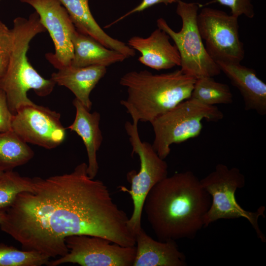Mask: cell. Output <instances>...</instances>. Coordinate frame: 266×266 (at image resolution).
Returning a JSON list of instances; mask_svg holds the SVG:
<instances>
[{
    "label": "cell",
    "mask_w": 266,
    "mask_h": 266,
    "mask_svg": "<svg viewBox=\"0 0 266 266\" xmlns=\"http://www.w3.org/2000/svg\"><path fill=\"white\" fill-rule=\"evenodd\" d=\"M33 179V190L18 195L0 224L23 250L50 258L63 257L68 252L66 237L75 234L135 246L129 218L114 202L104 183L88 176L87 164L78 165L69 173Z\"/></svg>",
    "instance_id": "obj_1"
},
{
    "label": "cell",
    "mask_w": 266,
    "mask_h": 266,
    "mask_svg": "<svg viewBox=\"0 0 266 266\" xmlns=\"http://www.w3.org/2000/svg\"><path fill=\"white\" fill-rule=\"evenodd\" d=\"M210 195L191 171L176 173L149 192L143 211L159 240L192 239L204 227Z\"/></svg>",
    "instance_id": "obj_2"
},
{
    "label": "cell",
    "mask_w": 266,
    "mask_h": 266,
    "mask_svg": "<svg viewBox=\"0 0 266 266\" xmlns=\"http://www.w3.org/2000/svg\"><path fill=\"white\" fill-rule=\"evenodd\" d=\"M196 80L181 69L159 74L147 70L130 71L120 80L127 92L120 103L132 117L151 123L190 99Z\"/></svg>",
    "instance_id": "obj_3"
},
{
    "label": "cell",
    "mask_w": 266,
    "mask_h": 266,
    "mask_svg": "<svg viewBox=\"0 0 266 266\" xmlns=\"http://www.w3.org/2000/svg\"><path fill=\"white\" fill-rule=\"evenodd\" d=\"M13 23V47L7 70L0 80V88L5 93L10 111L14 114L21 107L34 103L27 96L29 90L45 97L53 91L56 83L41 76L27 56L32 39L46 31L37 13L34 12L28 18L16 17Z\"/></svg>",
    "instance_id": "obj_4"
},
{
    "label": "cell",
    "mask_w": 266,
    "mask_h": 266,
    "mask_svg": "<svg viewBox=\"0 0 266 266\" xmlns=\"http://www.w3.org/2000/svg\"><path fill=\"white\" fill-rule=\"evenodd\" d=\"M224 117L216 106L208 105L192 98L186 100L154 120L152 146L160 158L170 154V146L198 137L203 128L202 120L217 122Z\"/></svg>",
    "instance_id": "obj_5"
},
{
    "label": "cell",
    "mask_w": 266,
    "mask_h": 266,
    "mask_svg": "<svg viewBox=\"0 0 266 266\" xmlns=\"http://www.w3.org/2000/svg\"><path fill=\"white\" fill-rule=\"evenodd\" d=\"M200 182L211 199L204 218V227L219 219L243 218L251 225L257 237L262 242L266 241L258 223L260 217H265V206H261L256 211H250L242 208L236 200V191L245 184V176L239 168L217 164L215 169Z\"/></svg>",
    "instance_id": "obj_6"
},
{
    "label": "cell",
    "mask_w": 266,
    "mask_h": 266,
    "mask_svg": "<svg viewBox=\"0 0 266 266\" xmlns=\"http://www.w3.org/2000/svg\"><path fill=\"white\" fill-rule=\"evenodd\" d=\"M132 123L127 121L125 128L132 147V155L137 154L140 160L138 172L132 170L127 174L131 189L120 186V190L130 195L133 203V211L129 218L128 226L135 235L141 229V217L145 198L150 190L159 182L167 176L168 166L159 157L152 144L142 141L138 131L139 121L132 117Z\"/></svg>",
    "instance_id": "obj_7"
},
{
    "label": "cell",
    "mask_w": 266,
    "mask_h": 266,
    "mask_svg": "<svg viewBox=\"0 0 266 266\" xmlns=\"http://www.w3.org/2000/svg\"><path fill=\"white\" fill-rule=\"evenodd\" d=\"M177 3L176 13L182 22L181 30L173 31L162 18L157 20V25L174 41L180 57V69L196 79L219 75L221 71L208 54L198 29L197 18L200 4L180 0Z\"/></svg>",
    "instance_id": "obj_8"
},
{
    "label": "cell",
    "mask_w": 266,
    "mask_h": 266,
    "mask_svg": "<svg viewBox=\"0 0 266 266\" xmlns=\"http://www.w3.org/2000/svg\"><path fill=\"white\" fill-rule=\"evenodd\" d=\"M197 23L206 50L215 62H241L245 56L239 38L238 18L216 9L204 7Z\"/></svg>",
    "instance_id": "obj_9"
},
{
    "label": "cell",
    "mask_w": 266,
    "mask_h": 266,
    "mask_svg": "<svg viewBox=\"0 0 266 266\" xmlns=\"http://www.w3.org/2000/svg\"><path fill=\"white\" fill-rule=\"evenodd\" d=\"M68 253L49 261L48 266L72 263L81 266H133L136 247L124 246L103 237L87 234L68 236Z\"/></svg>",
    "instance_id": "obj_10"
},
{
    "label": "cell",
    "mask_w": 266,
    "mask_h": 266,
    "mask_svg": "<svg viewBox=\"0 0 266 266\" xmlns=\"http://www.w3.org/2000/svg\"><path fill=\"white\" fill-rule=\"evenodd\" d=\"M60 119L59 113L34 103L13 114L12 130L27 143L52 149L66 138V129Z\"/></svg>",
    "instance_id": "obj_11"
},
{
    "label": "cell",
    "mask_w": 266,
    "mask_h": 266,
    "mask_svg": "<svg viewBox=\"0 0 266 266\" xmlns=\"http://www.w3.org/2000/svg\"><path fill=\"white\" fill-rule=\"evenodd\" d=\"M20 0L35 9L53 41L55 52L46 54L47 60L58 69L70 65L73 56L71 38L76 28L66 9L59 0Z\"/></svg>",
    "instance_id": "obj_12"
},
{
    "label": "cell",
    "mask_w": 266,
    "mask_h": 266,
    "mask_svg": "<svg viewBox=\"0 0 266 266\" xmlns=\"http://www.w3.org/2000/svg\"><path fill=\"white\" fill-rule=\"evenodd\" d=\"M169 36L157 28L147 37L134 36L128 45L140 53L138 60L142 64L160 70L180 66V57L177 47L169 41Z\"/></svg>",
    "instance_id": "obj_13"
},
{
    "label": "cell",
    "mask_w": 266,
    "mask_h": 266,
    "mask_svg": "<svg viewBox=\"0 0 266 266\" xmlns=\"http://www.w3.org/2000/svg\"><path fill=\"white\" fill-rule=\"evenodd\" d=\"M221 71L230 79L241 94L245 110H253L260 115L266 114V84L253 68L240 62H217Z\"/></svg>",
    "instance_id": "obj_14"
},
{
    "label": "cell",
    "mask_w": 266,
    "mask_h": 266,
    "mask_svg": "<svg viewBox=\"0 0 266 266\" xmlns=\"http://www.w3.org/2000/svg\"><path fill=\"white\" fill-rule=\"evenodd\" d=\"M136 253L133 266H185V255L175 240H155L142 228L135 234Z\"/></svg>",
    "instance_id": "obj_15"
},
{
    "label": "cell",
    "mask_w": 266,
    "mask_h": 266,
    "mask_svg": "<svg viewBox=\"0 0 266 266\" xmlns=\"http://www.w3.org/2000/svg\"><path fill=\"white\" fill-rule=\"evenodd\" d=\"M72 103L75 108V117L72 123L67 128L81 138L88 156L87 173L91 178L94 179L99 169L97 152L103 140L100 128V115L97 111L91 113L75 98Z\"/></svg>",
    "instance_id": "obj_16"
},
{
    "label": "cell",
    "mask_w": 266,
    "mask_h": 266,
    "mask_svg": "<svg viewBox=\"0 0 266 266\" xmlns=\"http://www.w3.org/2000/svg\"><path fill=\"white\" fill-rule=\"evenodd\" d=\"M59 0L67 10L77 30L92 37L105 47L120 52L127 58L135 55L133 49L109 36L100 26L90 11L89 0Z\"/></svg>",
    "instance_id": "obj_17"
},
{
    "label": "cell",
    "mask_w": 266,
    "mask_h": 266,
    "mask_svg": "<svg viewBox=\"0 0 266 266\" xmlns=\"http://www.w3.org/2000/svg\"><path fill=\"white\" fill-rule=\"evenodd\" d=\"M52 73L51 79L60 86L68 89L87 109L91 110L92 102L90 96L100 80L106 73V67L90 66L76 67L69 65Z\"/></svg>",
    "instance_id": "obj_18"
},
{
    "label": "cell",
    "mask_w": 266,
    "mask_h": 266,
    "mask_svg": "<svg viewBox=\"0 0 266 266\" xmlns=\"http://www.w3.org/2000/svg\"><path fill=\"white\" fill-rule=\"evenodd\" d=\"M73 56L71 65L76 67L102 66L107 67L122 62L127 58L120 52L109 49L92 37L76 29L72 38Z\"/></svg>",
    "instance_id": "obj_19"
},
{
    "label": "cell",
    "mask_w": 266,
    "mask_h": 266,
    "mask_svg": "<svg viewBox=\"0 0 266 266\" xmlns=\"http://www.w3.org/2000/svg\"><path fill=\"white\" fill-rule=\"evenodd\" d=\"M33 156L28 143L12 130L0 132V167L3 171L26 164Z\"/></svg>",
    "instance_id": "obj_20"
},
{
    "label": "cell",
    "mask_w": 266,
    "mask_h": 266,
    "mask_svg": "<svg viewBox=\"0 0 266 266\" xmlns=\"http://www.w3.org/2000/svg\"><path fill=\"white\" fill-rule=\"evenodd\" d=\"M190 98L211 106L231 104L233 96L226 84L216 81L213 77L204 76L196 79Z\"/></svg>",
    "instance_id": "obj_21"
},
{
    "label": "cell",
    "mask_w": 266,
    "mask_h": 266,
    "mask_svg": "<svg viewBox=\"0 0 266 266\" xmlns=\"http://www.w3.org/2000/svg\"><path fill=\"white\" fill-rule=\"evenodd\" d=\"M33 188V178L22 176L13 170L4 171L0 177V209L6 210L19 194L32 191Z\"/></svg>",
    "instance_id": "obj_22"
},
{
    "label": "cell",
    "mask_w": 266,
    "mask_h": 266,
    "mask_svg": "<svg viewBox=\"0 0 266 266\" xmlns=\"http://www.w3.org/2000/svg\"><path fill=\"white\" fill-rule=\"evenodd\" d=\"M50 258L40 253L0 243V266H40L47 265Z\"/></svg>",
    "instance_id": "obj_23"
},
{
    "label": "cell",
    "mask_w": 266,
    "mask_h": 266,
    "mask_svg": "<svg viewBox=\"0 0 266 266\" xmlns=\"http://www.w3.org/2000/svg\"><path fill=\"white\" fill-rule=\"evenodd\" d=\"M13 43V33L0 20V80L5 75L11 54Z\"/></svg>",
    "instance_id": "obj_24"
},
{
    "label": "cell",
    "mask_w": 266,
    "mask_h": 266,
    "mask_svg": "<svg viewBox=\"0 0 266 266\" xmlns=\"http://www.w3.org/2000/svg\"><path fill=\"white\" fill-rule=\"evenodd\" d=\"M214 3H218L229 7L231 11V14L237 18L240 16L245 15L251 19L255 16L251 0H213L203 5L200 4V7H204Z\"/></svg>",
    "instance_id": "obj_25"
},
{
    "label": "cell",
    "mask_w": 266,
    "mask_h": 266,
    "mask_svg": "<svg viewBox=\"0 0 266 266\" xmlns=\"http://www.w3.org/2000/svg\"><path fill=\"white\" fill-rule=\"evenodd\" d=\"M13 116L9 109L5 93L0 88V132L12 130Z\"/></svg>",
    "instance_id": "obj_26"
},
{
    "label": "cell",
    "mask_w": 266,
    "mask_h": 266,
    "mask_svg": "<svg viewBox=\"0 0 266 266\" xmlns=\"http://www.w3.org/2000/svg\"><path fill=\"white\" fill-rule=\"evenodd\" d=\"M178 0H142V1L135 7L128 12L126 14H124L114 22H111L110 24L106 25L104 28H109L113 25L117 23L121 20L125 19L129 15L133 14L136 12H141L152 6H154L159 3H164L166 5L171 4L175 2H177Z\"/></svg>",
    "instance_id": "obj_27"
},
{
    "label": "cell",
    "mask_w": 266,
    "mask_h": 266,
    "mask_svg": "<svg viewBox=\"0 0 266 266\" xmlns=\"http://www.w3.org/2000/svg\"><path fill=\"white\" fill-rule=\"evenodd\" d=\"M6 217V210L0 209V224L3 222Z\"/></svg>",
    "instance_id": "obj_28"
},
{
    "label": "cell",
    "mask_w": 266,
    "mask_h": 266,
    "mask_svg": "<svg viewBox=\"0 0 266 266\" xmlns=\"http://www.w3.org/2000/svg\"><path fill=\"white\" fill-rule=\"evenodd\" d=\"M4 171H3L0 167V177L2 176V175L3 174Z\"/></svg>",
    "instance_id": "obj_29"
}]
</instances>
